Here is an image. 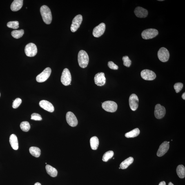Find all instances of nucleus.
Returning a JSON list of instances; mask_svg holds the SVG:
<instances>
[{
    "instance_id": "nucleus-19",
    "label": "nucleus",
    "mask_w": 185,
    "mask_h": 185,
    "mask_svg": "<svg viewBox=\"0 0 185 185\" xmlns=\"http://www.w3.org/2000/svg\"><path fill=\"white\" fill-rule=\"evenodd\" d=\"M23 5V0H14L11 5V10L13 12H17L20 10Z\"/></svg>"
},
{
    "instance_id": "nucleus-11",
    "label": "nucleus",
    "mask_w": 185,
    "mask_h": 185,
    "mask_svg": "<svg viewBox=\"0 0 185 185\" xmlns=\"http://www.w3.org/2000/svg\"><path fill=\"white\" fill-rule=\"evenodd\" d=\"M166 114L165 108L160 104H157L156 105L155 109V117L158 119H161L164 117Z\"/></svg>"
},
{
    "instance_id": "nucleus-20",
    "label": "nucleus",
    "mask_w": 185,
    "mask_h": 185,
    "mask_svg": "<svg viewBox=\"0 0 185 185\" xmlns=\"http://www.w3.org/2000/svg\"><path fill=\"white\" fill-rule=\"evenodd\" d=\"M10 142L12 147L13 149L15 150L18 149V142L17 136L14 134H12L10 137Z\"/></svg>"
},
{
    "instance_id": "nucleus-38",
    "label": "nucleus",
    "mask_w": 185,
    "mask_h": 185,
    "mask_svg": "<svg viewBox=\"0 0 185 185\" xmlns=\"http://www.w3.org/2000/svg\"><path fill=\"white\" fill-rule=\"evenodd\" d=\"M34 185H41V184L40 183H39V182H37Z\"/></svg>"
},
{
    "instance_id": "nucleus-7",
    "label": "nucleus",
    "mask_w": 185,
    "mask_h": 185,
    "mask_svg": "<svg viewBox=\"0 0 185 185\" xmlns=\"http://www.w3.org/2000/svg\"><path fill=\"white\" fill-rule=\"evenodd\" d=\"M158 34V32L157 30L149 29L143 31L141 35L143 39H148L156 37Z\"/></svg>"
},
{
    "instance_id": "nucleus-10",
    "label": "nucleus",
    "mask_w": 185,
    "mask_h": 185,
    "mask_svg": "<svg viewBox=\"0 0 185 185\" xmlns=\"http://www.w3.org/2000/svg\"><path fill=\"white\" fill-rule=\"evenodd\" d=\"M141 77L143 79L146 80L151 81L156 78V74L154 72L148 69H145L141 72Z\"/></svg>"
},
{
    "instance_id": "nucleus-4",
    "label": "nucleus",
    "mask_w": 185,
    "mask_h": 185,
    "mask_svg": "<svg viewBox=\"0 0 185 185\" xmlns=\"http://www.w3.org/2000/svg\"><path fill=\"white\" fill-rule=\"evenodd\" d=\"M102 107L106 112H114L116 111L118 106L117 103L114 101H107L102 103Z\"/></svg>"
},
{
    "instance_id": "nucleus-35",
    "label": "nucleus",
    "mask_w": 185,
    "mask_h": 185,
    "mask_svg": "<svg viewBox=\"0 0 185 185\" xmlns=\"http://www.w3.org/2000/svg\"><path fill=\"white\" fill-rule=\"evenodd\" d=\"M108 65L109 67L112 69L117 70L118 69V67L112 61H110L108 62Z\"/></svg>"
},
{
    "instance_id": "nucleus-22",
    "label": "nucleus",
    "mask_w": 185,
    "mask_h": 185,
    "mask_svg": "<svg viewBox=\"0 0 185 185\" xmlns=\"http://www.w3.org/2000/svg\"><path fill=\"white\" fill-rule=\"evenodd\" d=\"M133 157H130L128 158L121 163L120 166V168L122 169H126L133 163Z\"/></svg>"
},
{
    "instance_id": "nucleus-34",
    "label": "nucleus",
    "mask_w": 185,
    "mask_h": 185,
    "mask_svg": "<svg viewBox=\"0 0 185 185\" xmlns=\"http://www.w3.org/2000/svg\"><path fill=\"white\" fill-rule=\"evenodd\" d=\"M31 119L36 121H41L42 120V118L41 116L39 114L34 113L31 115Z\"/></svg>"
},
{
    "instance_id": "nucleus-42",
    "label": "nucleus",
    "mask_w": 185,
    "mask_h": 185,
    "mask_svg": "<svg viewBox=\"0 0 185 185\" xmlns=\"http://www.w3.org/2000/svg\"><path fill=\"white\" fill-rule=\"evenodd\" d=\"M0 97H1V93H0Z\"/></svg>"
},
{
    "instance_id": "nucleus-23",
    "label": "nucleus",
    "mask_w": 185,
    "mask_h": 185,
    "mask_svg": "<svg viewBox=\"0 0 185 185\" xmlns=\"http://www.w3.org/2000/svg\"><path fill=\"white\" fill-rule=\"evenodd\" d=\"M90 147L92 150H97L98 148L99 141L97 137L94 136L90 139Z\"/></svg>"
},
{
    "instance_id": "nucleus-36",
    "label": "nucleus",
    "mask_w": 185,
    "mask_h": 185,
    "mask_svg": "<svg viewBox=\"0 0 185 185\" xmlns=\"http://www.w3.org/2000/svg\"><path fill=\"white\" fill-rule=\"evenodd\" d=\"M159 185H166V182L164 181H162L159 183Z\"/></svg>"
},
{
    "instance_id": "nucleus-1",
    "label": "nucleus",
    "mask_w": 185,
    "mask_h": 185,
    "mask_svg": "<svg viewBox=\"0 0 185 185\" xmlns=\"http://www.w3.org/2000/svg\"><path fill=\"white\" fill-rule=\"evenodd\" d=\"M40 12L44 22L47 24H50L52 20V16L50 9L46 5H43L40 8Z\"/></svg>"
},
{
    "instance_id": "nucleus-31",
    "label": "nucleus",
    "mask_w": 185,
    "mask_h": 185,
    "mask_svg": "<svg viewBox=\"0 0 185 185\" xmlns=\"http://www.w3.org/2000/svg\"><path fill=\"white\" fill-rule=\"evenodd\" d=\"M123 65L124 66L129 67L131 64V61L130 60L128 56H125L122 58Z\"/></svg>"
},
{
    "instance_id": "nucleus-16",
    "label": "nucleus",
    "mask_w": 185,
    "mask_h": 185,
    "mask_svg": "<svg viewBox=\"0 0 185 185\" xmlns=\"http://www.w3.org/2000/svg\"><path fill=\"white\" fill-rule=\"evenodd\" d=\"M169 148V144L168 142L165 141L159 146L157 155L158 156L161 157L164 155L168 152Z\"/></svg>"
},
{
    "instance_id": "nucleus-30",
    "label": "nucleus",
    "mask_w": 185,
    "mask_h": 185,
    "mask_svg": "<svg viewBox=\"0 0 185 185\" xmlns=\"http://www.w3.org/2000/svg\"><path fill=\"white\" fill-rule=\"evenodd\" d=\"M19 23L18 21L9 22L7 24V26L9 28L17 29L19 28Z\"/></svg>"
},
{
    "instance_id": "nucleus-32",
    "label": "nucleus",
    "mask_w": 185,
    "mask_h": 185,
    "mask_svg": "<svg viewBox=\"0 0 185 185\" xmlns=\"http://www.w3.org/2000/svg\"><path fill=\"white\" fill-rule=\"evenodd\" d=\"M22 101L21 99L17 98L12 103V107L14 109L18 107L21 104Z\"/></svg>"
},
{
    "instance_id": "nucleus-14",
    "label": "nucleus",
    "mask_w": 185,
    "mask_h": 185,
    "mask_svg": "<svg viewBox=\"0 0 185 185\" xmlns=\"http://www.w3.org/2000/svg\"><path fill=\"white\" fill-rule=\"evenodd\" d=\"M139 99L135 94H132L130 95L129 99L130 107L132 111H135L138 107Z\"/></svg>"
},
{
    "instance_id": "nucleus-18",
    "label": "nucleus",
    "mask_w": 185,
    "mask_h": 185,
    "mask_svg": "<svg viewBox=\"0 0 185 185\" xmlns=\"http://www.w3.org/2000/svg\"><path fill=\"white\" fill-rule=\"evenodd\" d=\"M134 12L136 16L139 18H146L148 14L147 10L140 7H136Z\"/></svg>"
},
{
    "instance_id": "nucleus-26",
    "label": "nucleus",
    "mask_w": 185,
    "mask_h": 185,
    "mask_svg": "<svg viewBox=\"0 0 185 185\" xmlns=\"http://www.w3.org/2000/svg\"><path fill=\"white\" fill-rule=\"evenodd\" d=\"M140 133V131L137 128L128 132L125 134V136L127 138H133L137 137Z\"/></svg>"
},
{
    "instance_id": "nucleus-29",
    "label": "nucleus",
    "mask_w": 185,
    "mask_h": 185,
    "mask_svg": "<svg viewBox=\"0 0 185 185\" xmlns=\"http://www.w3.org/2000/svg\"><path fill=\"white\" fill-rule=\"evenodd\" d=\"M20 127L21 129L24 132H28L30 129V125L28 121H23L21 123Z\"/></svg>"
},
{
    "instance_id": "nucleus-12",
    "label": "nucleus",
    "mask_w": 185,
    "mask_h": 185,
    "mask_svg": "<svg viewBox=\"0 0 185 185\" xmlns=\"http://www.w3.org/2000/svg\"><path fill=\"white\" fill-rule=\"evenodd\" d=\"M106 25L104 23H100L94 29L92 34L94 37H99L103 35L105 31Z\"/></svg>"
},
{
    "instance_id": "nucleus-2",
    "label": "nucleus",
    "mask_w": 185,
    "mask_h": 185,
    "mask_svg": "<svg viewBox=\"0 0 185 185\" xmlns=\"http://www.w3.org/2000/svg\"><path fill=\"white\" fill-rule=\"evenodd\" d=\"M78 61L81 68L86 67L89 63V57L88 54L84 50L80 51L78 55Z\"/></svg>"
},
{
    "instance_id": "nucleus-8",
    "label": "nucleus",
    "mask_w": 185,
    "mask_h": 185,
    "mask_svg": "<svg viewBox=\"0 0 185 185\" xmlns=\"http://www.w3.org/2000/svg\"><path fill=\"white\" fill-rule=\"evenodd\" d=\"M82 20V16L81 14H78L74 18L71 26V32H74L77 30L80 26Z\"/></svg>"
},
{
    "instance_id": "nucleus-40",
    "label": "nucleus",
    "mask_w": 185,
    "mask_h": 185,
    "mask_svg": "<svg viewBox=\"0 0 185 185\" xmlns=\"http://www.w3.org/2000/svg\"><path fill=\"white\" fill-rule=\"evenodd\" d=\"M119 169H121V168H120V167H119Z\"/></svg>"
},
{
    "instance_id": "nucleus-17",
    "label": "nucleus",
    "mask_w": 185,
    "mask_h": 185,
    "mask_svg": "<svg viewBox=\"0 0 185 185\" xmlns=\"http://www.w3.org/2000/svg\"><path fill=\"white\" fill-rule=\"evenodd\" d=\"M40 106L48 112H52L54 111V107L51 103L46 100H41L39 103Z\"/></svg>"
},
{
    "instance_id": "nucleus-33",
    "label": "nucleus",
    "mask_w": 185,
    "mask_h": 185,
    "mask_svg": "<svg viewBox=\"0 0 185 185\" xmlns=\"http://www.w3.org/2000/svg\"><path fill=\"white\" fill-rule=\"evenodd\" d=\"M183 88V84L181 83H177L174 85V88L177 93H178L182 90Z\"/></svg>"
},
{
    "instance_id": "nucleus-39",
    "label": "nucleus",
    "mask_w": 185,
    "mask_h": 185,
    "mask_svg": "<svg viewBox=\"0 0 185 185\" xmlns=\"http://www.w3.org/2000/svg\"><path fill=\"white\" fill-rule=\"evenodd\" d=\"M168 185H174V184H173V183H171V182H170L169 183V184Z\"/></svg>"
},
{
    "instance_id": "nucleus-41",
    "label": "nucleus",
    "mask_w": 185,
    "mask_h": 185,
    "mask_svg": "<svg viewBox=\"0 0 185 185\" xmlns=\"http://www.w3.org/2000/svg\"><path fill=\"white\" fill-rule=\"evenodd\" d=\"M168 143H169L170 142H168Z\"/></svg>"
},
{
    "instance_id": "nucleus-13",
    "label": "nucleus",
    "mask_w": 185,
    "mask_h": 185,
    "mask_svg": "<svg viewBox=\"0 0 185 185\" xmlns=\"http://www.w3.org/2000/svg\"><path fill=\"white\" fill-rule=\"evenodd\" d=\"M66 119L67 122L70 126L75 127L78 125V121L77 118L72 112H67L66 114Z\"/></svg>"
},
{
    "instance_id": "nucleus-28",
    "label": "nucleus",
    "mask_w": 185,
    "mask_h": 185,
    "mask_svg": "<svg viewBox=\"0 0 185 185\" xmlns=\"http://www.w3.org/2000/svg\"><path fill=\"white\" fill-rule=\"evenodd\" d=\"M114 153L113 151L110 150L106 152L103 155L102 160L105 162H107L109 159H111L113 156Z\"/></svg>"
},
{
    "instance_id": "nucleus-25",
    "label": "nucleus",
    "mask_w": 185,
    "mask_h": 185,
    "mask_svg": "<svg viewBox=\"0 0 185 185\" xmlns=\"http://www.w3.org/2000/svg\"><path fill=\"white\" fill-rule=\"evenodd\" d=\"M29 151L30 154L34 157H39L41 155L40 149L36 147H31L29 149Z\"/></svg>"
},
{
    "instance_id": "nucleus-9",
    "label": "nucleus",
    "mask_w": 185,
    "mask_h": 185,
    "mask_svg": "<svg viewBox=\"0 0 185 185\" xmlns=\"http://www.w3.org/2000/svg\"><path fill=\"white\" fill-rule=\"evenodd\" d=\"M170 54L169 52L165 48H161L158 52V57L160 61L163 62H166L169 59Z\"/></svg>"
},
{
    "instance_id": "nucleus-27",
    "label": "nucleus",
    "mask_w": 185,
    "mask_h": 185,
    "mask_svg": "<svg viewBox=\"0 0 185 185\" xmlns=\"http://www.w3.org/2000/svg\"><path fill=\"white\" fill-rule=\"evenodd\" d=\"M24 34V31L22 29L13 31L11 33L12 37L16 39H18L21 37Z\"/></svg>"
},
{
    "instance_id": "nucleus-37",
    "label": "nucleus",
    "mask_w": 185,
    "mask_h": 185,
    "mask_svg": "<svg viewBox=\"0 0 185 185\" xmlns=\"http://www.w3.org/2000/svg\"><path fill=\"white\" fill-rule=\"evenodd\" d=\"M182 98L184 99V100L185 99V93L184 92V93H183L182 94Z\"/></svg>"
},
{
    "instance_id": "nucleus-6",
    "label": "nucleus",
    "mask_w": 185,
    "mask_h": 185,
    "mask_svg": "<svg viewBox=\"0 0 185 185\" xmlns=\"http://www.w3.org/2000/svg\"><path fill=\"white\" fill-rule=\"evenodd\" d=\"M52 70L49 67L45 69L43 71L37 75L36 80L38 82L41 83L46 81L50 77L51 73Z\"/></svg>"
},
{
    "instance_id": "nucleus-3",
    "label": "nucleus",
    "mask_w": 185,
    "mask_h": 185,
    "mask_svg": "<svg viewBox=\"0 0 185 185\" xmlns=\"http://www.w3.org/2000/svg\"><path fill=\"white\" fill-rule=\"evenodd\" d=\"M25 52L26 55L28 57H34L37 53V47L33 43H29L25 47Z\"/></svg>"
},
{
    "instance_id": "nucleus-21",
    "label": "nucleus",
    "mask_w": 185,
    "mask_h": 185,
    "mask_svg": "<svg viewBox=\"0 0 185 185\" xmlns=\"http://www.w3.org/2000/svg\"><path fill=\"white\" fill-rule=\"evenodd\" d=\"M45 168H46L47 173L51 177H55L57 176L58 171L56 168L49 165H46Z\"/></svg>"
},
{
    "instance_id": "nucleus-5",
    "label": "nucleus",
    "mask_w": 185,
    "mask_h": 185,
    "mask_svg": "<svg viewBox=\"0 0 185 185\" xmlns=\"http://www.w3.org/2000/svg\"><path fill=\"white\" fill-rule=\"evenodd\" d=\"M61 81L65 86H68L70 84L71 81V76L68 69L65 68L63 70L62 73Z\"/></svg>"
},
{
    "instance_id": "nucleus-15",
    "label": "nucleus",
    "mask_w": 185,
    "mask_h": 185,
    "mask_svg": "<svg viewBox=\"0 0 185 185\" xmlns=\"http://www.w3.org/2000/svg\"><path fill=\"white\" fill-rule=\"evenodd\" d=\"M94 80L95 84L99 86H104L106 82V78L103 72H99L96 74Z\"/></svg>"
},
{
    "instance_id": "nucleus-24",
    "label": "nucleus",
    "mask_w": 185,
    "mask_h": 185,
    "mask_svg": "<svg viewBox=\"0 0 185 185\" xmlns=\"http://www.w3.org/2000/svg\"><path fill=\"white\" fill-rule=\"evenodd\" d=\"M176 172L178 177L181 179L184 178L185 177V168L183 165H179L177 167Z\"/></svg>"
}]
</instances>
